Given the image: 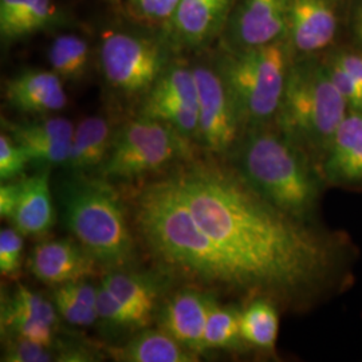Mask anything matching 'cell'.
I'll use <instances>...</instances> for the list:
<instances>
[{"mask_svg":"<svg viewBox=\"0 0 362 362\" xmlns=\"http://www.w3.org/2000/svg\"><path fill=\"white\" fill-rule=\"evenodd\" d=\"M133 218L144 246L170 275L231 294L298 297L332 267L327 240L275 207L215 158L145 184Z\"/></svg>","mask_w":362,"mask_h":362,"instance_id":"cell-1","label":"cell"},{"mask_svg":"<svg viewBox=\"0 0 362 362\" xmlns=\"http://www.w3.org/2000/svg\"><path fill=\"white\" fill-rule=\"evenodd\" d=\"M236 169L275 207L297 219H306L317 206L318 181L299 146L285 134H248L238 149Z\"/></svg>","mask_w":362,"mask_h":362,"instance_id":"cell-2","label":"cell"},{"mask_svg":"<svg viewBox=\"0 0 362 362\" xmlns=\"http://www.w3.org/2000/svg\"><path fill=\"white\" fill-rule=\"evenodd\" d=\"M348 105L332 79L327 65L303 59L290 66L278 124L299 148L327 153Z\"/></svg>","mask_w":362,"mask_h":362,"instance_id":"cell-3","label":"cell"},{"mask_svg":"<svg viewBox=\"0 0 362 362\" xmlns=\"http://www.w3.org/2000/svg\"><path fill=\"white\" fill-rule=\"evenodd\" d=\"M67 228L98 263L125 267L136 257L134 238L118 194L101 180L69 182L62 192Z\"/></svg>","mask_w":362,"mask_h":362,"instance_id":"cell-4","label":"cell"},{"mask_svg":"<svg viewBox=\"0 0 362 362\" xmlns=\"http://www.w3.org/2000/svg\"><path fill=\"white\" fill-rule=\"evenodd\" d=\"M290 43L279 39L269 45L231 50L219 71L233 93L243 122L260 128L276 118L291 66Z\"/></svg>","mask_w":362,"mask_h":362,"instance_id":"cell-5","label":"cell"},{"mask_svg":"<svg viewBox=\"0 0 362 362\" xmlns=\"http://www.w3.org/2000/svg\"><path fill=\"white\" fill-rule=\"evenodd\" d=\"M187 139L167 124L141 116L117 132L100 173L110 179H136L165 168L187 152Z\"/></svg>","mask_w":362,"mask_h":362,"instance_id":"cell-6","label":"cell"},{"mask_svg":"<svg viewBox=\"0 0 362 362\" xmlns=\"http://www.w3.org/2000/svg\"><path fill=\"white\" fill-rule=\"evenodd\" d=\"M100 62L113 89L125 95L146 94L168 67L167 45L143 34L109 30L101 37Z\"/></svg>","mask_w":362,"mask_h":362,"instance_id":"cell-7","label":"cell"},{"mask_svg":"<svg viewBox=\"0 0 362 362\" xmlns=\"http://www.w3.org/2000/svg\"><path fill=\"white\" fill-rule=\"evenodd\" d=\"M197 85V139L212 155H226L239 139L243 119L219 69L194 65Z\"/></svg>","mask_w":362,"mask_h":362,"instance_id":"cell-8","label":"cell"},{"mask_svg":"<svg viewBox=\"0 0 362 362\" xmlns=\"http://www.w3.org/2000/svg\"><path fill=\"white\" fill-rule=\"evenodd\" d=\"M141 116L161 121L187 140L197 137V85L194 67L170 64L145 94Z\"/></svg>","mask_w":362,"mask_h":362,"instance_id":"cell-9","label":"cell"},{"mask_svg":"<svg viewBox=\"0 0 362 362\" xmlns=\"http://www.w3.org/2000/svg\"><path fill=\"white\" fill-rule=\"evenodd\" d=\"M290 0H243L230 23L231 50L287 38Z\"/></svg>","mask_w":362,"mask_h":362,"instance_id":"cell-10","label":"cell"},{"mask_svg":"<svg viewBox=\"0 0 362 362\" xmlns=\"http://www.w3.org/2000/svg\"><path fill=\"white\" fill-rule=\"evenodd\" d=\"M97 259L79 242L49 240L34 247L28 267L47 285L62 286L85 281L97 272Z\"/></svg>","mask_w":362,"mask_h":362,"instance_id":"cell-11","label":"cell"},{"mask_svg":"<svg viewBox=\"0 0 362 362\" xmlns=\"http://www.w3.org/2000/svg\"><path fill=\"white\" fill-rule=\"evenodd\" d=\"M212 300L211 296L194 288L177 291L167 299L160 310V329L199 356L206 351L204 330Z\"/></svg>","mask_w":362,"mask_h":362,"instance_id":"cell-12","label":"cell"},{"mask_svg":"<svg viewBox=\"0 0 362 362\" xmlns=\"http://www.w3.org/2000/svg\"><path fill=\"white\" fill-rule=\"evenodd\" d=\"M231 0H180L169 19L168 38L184 49L209 43L224 25Z\"/></svg>","mask_w":362,"mask_h":362,"instance_id":"cell-13","label":"cell"},{"mask_svg":"<svg viewBox=\"0 0 362 362\" xmlns=\"http://www.w3.org/2000/svg\"><path fill=\"white\" fill-rule=\"evenodd\" d=\"M6 100L26 115H49L65 109L67 95L64 79L52 70H25L6 85Z\"/></svg>","mask_w":362,"mask_h":362,"instance_id":"cell-14","label":"cell"},{"mask_svg":"<svg viewBox=\"0 0 362 362\" xmlns=\"http://www.w3.org/2000/svg\"><path fill=\"white\" fill-rule=\"evenodd\" d=\"M336 31V11L330 0H290L287 40L297 52L322 50Z\"/></svg>","mask_w":362,"mask_h":362,"instance_id":"cell-15","label":"cell"},{"mask_svg":"<svg viewBox=\"0 0 362 362\" xmlns=\"http://www.w3.org/2000/svg\"><path fill=\"white\" fill-rule=\"evenodd\" d=\"M326 175L339 182H362V113L348 112L325 161Z\"/></svg>","mask_w":362,"mask_h":362,"instance_id":"cell-16","label":"cell"},{"mask_svg":"<svg viewBox=\"0 0 362 362\" xmlns=\"http://www.w3.org/2000/svg\"><path fill=\"white\" fill-rule=\"evenodd\" d=\"M49 170L22 180L19 202L13 212V227L22 235H43L54 224L55 214L50 192Z\"/></svg>","mask_w":362,"mask_h":362,"instance_id":"cell-17","label":"cell"},{"mask_svg":"<svg viewBox=\"0 0 362 362\" xmlns=\"http://www.w3.org/2000/svg\"><path fill=\"white\" fill-rule=\"evenodd\" d=\"M113 139L115 134L104 117H86L76 127L66 167L78 173L100 170L112 149Z\"/></svg>","mask_w":362,"mask_h":362,"instance_id":"cell-18","label":"cell"},{"mask_svg":"<svg viewBox=\"0 0 362 362\" xmlns=\"http://www.w3.org/2000/svg\"><path fill=\"white\" fill-rule=\"evenodd\" d=\"M52 0H0V35L3 42L26 38L57 22Z\"/></svg>","mask_w":362,"mask_h":362,"instance_id":"cell-19","label":"cell"},{"mask_svg":"<svg viewBox=\"0 0 362 362\" xmlns=\"http://www.w3.org/2000/svg\"><path fill=\"white\" fill-rule=\"evenodd\" d=\"M113 360L121 362H194L197 354L184 348L164 330H144L122 346L109 349Z\"/></svg>","mask_w":362,"mask_h":362,"instance_id":"cell-20","label":"cell"},{"mask_svg":"<svg viewBox=\"0 0 362 362\" xmlns=\"http://www.w3.org/2000/svg\"><path fill=\"white\" fill-rule=\"evenodd\" d=\"M101 285L149 325L160 293L157 281L140 274L112 272L104 276Z\"/></svg>","mask_w":362,"mask_h":362,"instance_id":"cell-21","label":"cell"},{"mask_svg":"<svg viewBox=\"0 0 362 362\" xmlns=\"http://www.w3.org/2000/svg\"><path fill=\"white\" fill-rule=\"evenodd\" d=\"M90 61L89 42L76 34H62L49 49L52 70L64 81H78L88 71Z\"/></svg>","mask_w":362,"mask_h":362,"instance_id":"cell-22","label":"cell"},{"mask_svg":"<svg viewBox=\"0 0 362 362\" xmlns=\"http://www.w3.org/2000/svg\"><path fill=\"white\" fill-rule=\"evenodd\" d=\"M279 330L278 311L267 299H255L240 313V336L260 349H272Z\"/></svg>","mask_w":362,"mask_h":362,"instance_id":"cell-23","label":"cell"},{"mask_svg":"<svg viewBox=\"0 0 362 362\" xmlns=\"http://www.w3.org/2000/svg\"><path fill=\"white\" fill-rule=\"evenodd\" d=\"M58 311L55 305L26 286H19L13 296L1 302V318H27L37 320L57 327Z\"/></svg>","mask_w":362,"mask_h":362,"instance_id":"cell-24","label":"cell"},{"mask_svg":"<svg viewBox=\"0 0 362 362\" xmlns=\"http://www.w3.org/2000/svg\"><path fill=\"white\" fill-rule=\"evenodd\" d=\"M240 336V313L230 308H221L214 299L208 311L204 348L226 349L233 348Z\"/></svg>","mask_w":362,"mask_h":362,"instance_id":"cell-25","label":"cell"},{"mask_svg":"<svg viewBox=\"0 0 362 362\" xmlns=\"http://www.w3.org/2000/svg\"><path fill=\"white\" fill-rule=\"evenodd\" d=\"M76 127L64 117H52L27 124H8L7 133L18 144L71 141Z\"/></svg>","mask_w":362,"mask_h":362,"instance_id":"cell-26","label":"cell"},{"mask_svg":"<svg viewBox=\"0 0 362 362\" xmlns=\"http://www.w3.org/2000/svg\"><path fill=\"white\" fill-rule=\"evenodd\" d=\"M95 310L98 318L104 320L105 322L118 326V327H144L148 326L143 318L115 297L107 288L101 285L98 287L97 296V306Z\"/></svg>","mask_w":362,"mask_h":362,"instance_id":"cell-27","label":"cell"},{"mask_svg":"<svg viewBox=\"0 0 362 362\" xmlns=\"http://www.w3.org/2000/svg\"><path fill=\"white\" fill-rule=\"evenodd\" d=\"M30 161L25 149L8 133L3 132L0 134V179L13 180L25 170Z\"/></svg>","mask_w":362,"mask_h":362,"instance_id":"cell-28","label":"cell"},{"mask_svg":"<svg viewBox=\"0 0 362 362\" xmlns=\"http://www.w3.org/2000/svg\"><path fill=\"white\" fill-rule=\"evenodd\" d=\"M23 258V239L16 228L0 231V272L6 276H13L21 272Z\"/></svg>","mask_w":362,"mask_h":362,"instance_id":"cell-29","label":"cell"},{"mask_svg":"<svg viewBox=\"0 0 362 362\" xmlns=\"http://www.w3.org/2000/svg\"><path fill=\"white\" fill-rule=\"evenodd\" d=\"M52 360L49 348L21 337L7 338L1 358V361L6 362H47Z\"/></svg>","mask_w":362,"mask_h":362,"instance_id":"cell-30","label":"cell"},{"mask_svg":"<svg viewBox=\"0 0 362 362\" xmlns=\"http://www.w3.org/2000/svg\"><path fill=\"white\" fill-rule=\"evenodd\" d=\"M54 305L58 314L67 324L74 326H91L98 318L97 310L78 303L76 299L69 297L59 287L54 293Z\"/></svg>","mask_w":362,"mask_h":362,"instance_id":"cell-31","label":"cell"},{"mask_svg":"<svg viewBox=\"0 0 362 362\" xmlns=\"http://www.w3.org/2000/svg\"><path fill=\"white\" fill-rule=\"evenodd\" d=\"M136 16L151 23H168L180 0H128Z\"/></svg>","mask_w":362,"mask_h":362,"instance_id":"cell-32","label":"cell"},{"mask_svg":"<svg viewBox=\"0 0 362 362\" xmlns=\"http://www.w3.org/2000/svg\"><path fill=\"white\" fill-rule=\"evenodd\" d=\"M327 67L337 89L345 100L350 112L362 113V83L333 62H330Z\"/></svg>","mask_w":362,"mask_h":362,"instance_id":"cell-33","label":"cell"},{"mask_svg":"<svg viewBox=\"0 0 362 362\" xmlns=\"http://www.w3.org/2000/svg\"><path fill=\"white\" fill-rule=\"evenodd\" d=\"M22 191V180L6 181L0 185V216L11 220Z\"/></svg>","mask_w":362,"mask_h":362,"instance_id":"cell-34","label":"cell"},{"mask_svg":"<svg viewBox=\"0 0 362 362\" xmlns=\"http://www.w3.org/2000/svg\"><path fill=\"white\" fill-rule=\"evenodd\" d=\"M332 62L342 67L346 73H349L351 77L362 83V55L351 54V52L338 54L333 58Z\"/></svg>","mask_w":362,"mask_h":362,"instance_id":"cell-35","label":"cell"},{"mask_svg":"<svg viewBox=\"0 0 362 362\" xmlns=\"http://www.w3.org/2000/svg\"><path fill=\"white\" fill-rule=\"evenodd\" d=\"M354 28H356V35L357 38L360 39L362 43V1L356 13V23H354Z\"/></svg>","mask_w":362,"mask_h":362,"instance_id":"cell-36","label":"cell"},{"mask_svg":"<svg viewBox=\"0 0 362 362\" xmlns=\"http://www.w3.org/2000/svg\"><path fill=\"white\" fill-rule=\"evenodd\" d=\"M106 1H109V3H112V4H119L122 0H106Z\"/></svg>","mask_w":362,"mask_h":362,"instance_id":"cell-37","label":"cell"}]
</instances>
